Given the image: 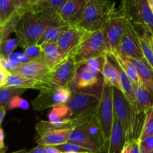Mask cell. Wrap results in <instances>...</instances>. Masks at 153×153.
I'll return each instance as SVG.
<instances>
[{"mask_svg": "<svg viewBox=\"0 0 153 153\" xmlns=\"http://www.w3.org/2000/svg\"><path fill=\"white\" fill-rule=\"evenodd\" d=\"M61 25L58 15L40 8H31L21 16L15 30L16 38L22 49L37 45L44 31L52 25Z\"/></svg>", "mask_w": 153, "mask_h": 153, "instance_id": "cell-1", "label": "cell"}, {"mask_svg": "<svg viewBox=\"0 0 153 153\" xmlns=\"http://www.w3.org/2000/svg\"><path fill=\"white\" fill-rule=\"evenodd\" d=\"M115 8L111 0H85L83 10L71 25L88 31L102 29Z\"/></svg>", "mask_w": 153, "mask_h": 153, "instance_id": "cell-2", "label": "cell"}, {"mask_svg": "<svg viewBox=\"0 0 153 153\" xmlns=\"http://www.w3.org/2000/svg\"><path fill=\"white\" fill-rule=\"evenodd\" d=\"M103 84L102 72L87 63H83L79 66L76 77L69 88L73 92L87 93L100 97Z\"/></svg>", "mask_w": 153, "mask_h": 153, "instance_id": "cell-3", "label": "cell"}, {"mask_svg": "<svg viewBox=\"0 0 153 153\" xmlns=\"http://www.w3.org/2000/svg\"><path fill=\"white\" fill-rule=\"evenodd\" d=\"M111 49L106 41L103 28L95 31H90L80 46L76 49L73 56L78 65L83 64L87 60L97 57L107 56Z\"/></svg>", "mask_w": 153, "mask_h": 153, "instance_id": "cell-4", "label": "cell"}, {"mask_svg": "<svg viewBox=\"0 0 153 153\" xmlns=\"http://www.w3.org/2000/svg\"><path fill=\"white\" fill-rule=\"evenodd\" d=\"M97 117L104 139L105 153H107L114 114L113 106V86L106 82L103 84Z\"/></svg>", "mask_w": 153, "mask_h": 153, "instance_id": "cell-5", "label": "cell"}, {"mask_svg": "<svg viewBox=\"0 0 153 153\" xmlns=\"http://www.w3.org/2000/svg\"><path fill=\"white\" fill-rule=\"evenodd\" d=\"M113 106L114 116L123 128L126 142L134 139V120L129 102L120 90L113 87Z\"/></svg>", "mask_w": 153, "mask_h": 153, "instance_id": "cell-6", "label": "cell"}, {"mask_svg": "<svg viewBox=\"0 0 153 153\" xmlns=\"http://www.w3.org/2000/svg\"><path fill=\"white\" fill-rule=\"evenodd\" d=\"M117 51L126 58L146 61L139 43L137 25L127 16L125 29L121 37Z\"/></svg>", "mask_w": 153, "mask_h": 153, "instance_id": "cell-7", "label": "cell"}, {"mask_svg": "<svg viewBox=\"0 0 153 153\" xmlns=\"http://www.w3.org/2000/svg\"><path fill=\"white\" fill-rule=\"evenodd\" d=\"M100 97L87 93L73 92L66 105L71 110L73 117L93 114L97 113Z\"/></svg>", "mask_w": 153, "mask_h": 153, "instance_id": "cell-8", "label": "cell"}, {"mask_svg": "<svg viewBox=\"0 0 153 153\" xmlns=\"http://www.w3.org/2000/svg\"><path fill=\"white\" fill-rule=\"evenodd\" d=\"M72 91L70 88H53L40 91L32 101L33 109L37 111L52 108L56 105L66 104L69 101Z\"/></svg>", "mask_w": 153, "mask_h": 153, "instance_id": "cell-9", "label": "cell"}, {"mask_svg": "<svg viewBox=\"0 0 153 153\" xmlns=\"http://www.w3.org/2000/svg\"><path fill=\"white\" fill-rule=\"evenodd\" d=\"M79 65L73 55L67 57L58 67L51 71L47 81L58 88H69L77 73Z\"/></svg>", "mask_w": 153, "mask_h": 153, "instance_id": "cell-10", "label": "cell"}, {"mask_svg": "<svg viewBox=\"0 0 153 153\" xmlns=\"http://www.w3.org/2000/svg\"><path fill=\"white\" fill-rule=\"evenodd\" d=\"M126 22V16L119 9L115 8L103 27L106 41L111 52L117 50L125 29Z\"/></svg>", "mask_w": 153, "mask_h": 153, "instance_id": "cell-11", "label": "cell"}, {"mask_svg": "<svg viewBox=\"0 0 153 153\" xmlns=\"http://www.w3.org/2000/svg\"><path fill=\"white\" fill-rule=\"evenodd\" d=\"M90 31L76 25H68L61 34L57 44L65 58L73 55Z\"/></svg>", "mask_w": 153, "mask_h": 153, "instance_id": "cell-12", "label": "cell"}, {"mask_svg": "<svg viewBox=\"0 0 153 153\" xmlns=\"http://www.w3.org/2000/svg\"><path fill=\"white\" fill-rule=\"evenodd\" d=\"M50 73L51 70L42 58L22 64L10 71L11 74L43 81H47V78L49 77Z\"/></svg>", "mask_w": 153, "mask_h": 153, "instance_id": "cell-13", "label": "cell"}, {"mask_svg": "<svg viewBox=\"0 0 153 153\" xmlns=\"http://www.w3.org/2000/svg\"><path fill=\"white\" fill-rule=\"evenodd\" d=\"M2 88H17L23 89H35L41 91L46 89H50L53 88H58L48 81L37 80V79H28L22 76L13 75L10 73L7 76L6 83Z\"/></svg>", "mask_w": 153, "mask_h": 153, "instance_id": "cell-14", "label": "cell"}, {"mask_svg": "<svg viewBox=\"0 0 153 153\" xmlns=\"http://www.w3.org/2000/svg\"><path fill=\"white\" fill-rule=\"evenodd\" d=\"M73 128H58L46 131L42 134H36L35 140L38 145L57 146L68 142Z\"/></svg>", "mask_w": 153, "mask_h": 153, "instance_id": "cell-15", "label": "cell"}, {"mask_svg": "<svg viewBox=\"0 0 153 153\" xmlns=\"http://www.w3.org/2000/svg\"><path fill=\"white\" fill-rule=\"evenodd\" d=\"M85 0H68L58 12V19L61 25H70L80 15Z\"/></svg>", "mask_w": 153, "mask_h": 153, "instance_id": "cell-16", "label": "cell"}, {"mask_svg": "<svg viewBox=\"0 0 153 153\" xmlns=\"http://www.w3.org/2000/svg\"><path fill=\"white\" fill-rule=\"evenodd\" d=\"M41 58L51 71L55 70L67 58L64 56L61 49L58 47L57 42L46 43L40 46Z\"/></svg>", "mask_w": 153, "mask_h": 153, "instance_id": "cell-17", "label": "cell"}, {"mask_svg": "<svg viewBox=\"0 0 153 153\" xmlns=\"http://www.w3.org/2000/svg\"><path fill=\"white\" fill-rule=\"evenodd\" d=\"M126 143V140L122 124L114 116L107 153H121Z\"/></svg>", "mask_w": 153, "mask_h": 153, "instance_id": "cell-18", "label": "cell"}, {"mask_svg": "<svg viewBox=\"0 0 153 153\" xmlns=\"http://www.w3.org/2000/svg\"><path fill=\"white\" fill-rule=\"evenodd\" d=\"M137 21L135 25L143 27L153 36V12L148 0H136Z\"/></svg>", "mask_w": 153, "mask_h": 153, "instance_id": "cell-19", "label": "cell"}, {"mask_svg": "<svg viewBox=\"0 0 153 153\" xmlns=\"http://www.w3.org/2000/svg\"><path fill=\"white\" fill-rule=\"evenodd\" d=\"M68 143L79 145L82 147L89 149L93 152L100 153V149L93 143L91 137L88 134L84 123L72 129L70 135L69 137Z\"/></svg>", "mask_w": 153, "mask_h": 153, "instance_id": "cell-20", "label": "cell"}, {"mask_svg": "<svg viewBox=\"0 0 153 153\" xmlns=\"http://www.w3.org/2000/svg\"><path fill=\"white\" fill-rule=\"evenodd\" d=\"M134 98L137 108L142 113L153 107V91L141 82L134 85Z\"/></svg>", "mask_w": 153, "mask_h": 153, "instance_id": "cell-21", "label": "cell"}, {"mask_svg": "<svg viewBox=\"0 0 153 153\" xmlns=\"http://www.w3.org/2000/svg\"><path fill=\"white\" fill-rule=\"evenodd\" d=\"M109 55H111L116 61L117 64L122 68V70L125 71V73L132 81L134 85H137L141 82L135 66L128 58L121 55L117 50L111 51Z\"/></svg>", "mask_w": 153, "mask_h": 153, "instance_id": "cell-22", "label": "cell"}, {"mask_svg": "<svg viewBox=\"0 0 153 153\" xmlns=\"http://www.w3.org/2000/svg\"><path fill=\"white\" fill-rule=\"evenodd\" d=\"M102 76L103 79H104V82H106V83L112 85L114 88H117L122 91L120 78L117 67L109 55H107L102 70Z\"/></svg>", "mask_w": 153, "mask_h": 153, "instance_id": "cell-23", "label": "cell"}, {"mask_svg": "<svg viewBox=\"0 0 153 153\" xmlns=\"http://www.w3.org/2000/svg\"><path fill=\"white\" fill-rule=\"evenodd\" d=\"M135 66L142 83L153 91V70L146 61L128 58Z\"/></svg>", "mask_w": 153, "mask_h": 153, "instance_id": "cell-24", "label": "cell"}, {"mask_svg": "<svg viewBox=\"0 0 153 153\" xmlns=\"http://www.w3.org/2000/svg\"><path fill=\"white\" fill-rule=\"evenodd\" d=\"M67 27H68V25H56L49 27L44 31V33L43 34L42 37H40V40L37 43V45L40 46L46 43H55V42H57L60 36L67 29Z\"/></svg>", "mask_w": 153, "mask_h": 153, "instance_id": "cell-25", "label": "cell"}, {"mask_svg": "<svg viewBox=\"0 0 153 153\" xmlns=\"http://www.w3.org/2000/svg\"><path fill=\"white\" fill-rule=\"evenodd\" d=\"M18 11L15 0H0V24L4 25Z\"/></svg>", "mask_w": 153, "mask_h": 153, "instance_id": "cell-26", "label": "cell"}, {"mask_svg": "<svg viewBox=\"0 0 153 153\" xmlns=\"http://www.w3.org/2000/svg\"><path fill=\"white\" fill-rule=\"evenodd\" d=\"M26 91L23 88H0V108H5L8 109V105L13 97L22 95Z\"/></svg>", "mask_w": 153, "mask_h": 153, "instance_id": "cell-27", "label": "cell"}, {"mask_svg": "<svg viewBox=\"0 0 153 153\" xmlns=\"http://www.w3.org/2000/svg\"><path fill=\"white\" fill-rule=\"evenodd\" d=\"M67 1L68 0H46L43 4L35 8L43 9L53 14H57L60 9L65 4Z\"/></svg>", "mask_w": 153, "mask_h": 153, "instance_id": "cell-28", "label": "cell"}, {"mask_svg": "<svg viewBox=\"0 0 153 153\" xmlns=\"http://www.w3.org/2000/svg\"><path fill=\"white\" fill-rule=\"evenodd\" d=\"M19 46V42L16 38H8L3 41L0 46V57L4 58L13 53V50Z\"/></svg>", "mask_w": 153, "mask_h": 153, "instance_id": "cell-29", "label": "cell"}, {"mask_svg": "<svg viewBox=\"0 0 153 153\" xmlns=\"http://www.w3.org/2000/svg\"><path fill=\"white\" fill-rule=\"evenodd\" d=\"M145 135H153V107L148 109L145 114V120L140 137Z\"/></svg>", "mask_w": 153, "mask_h": 153, "instance_id": "cell-30", "label": "cell"}, {"mask_svg": "<svg viewBox=\"0 0 153 153\" xmlns=\"http://www.w3.org/2000/svg\"><path fill=\"white\" fill-rule=\"evenodd\" d=\"M20 108L22 110H27L29 108V102L26 100L21 98L19 96L13 97L8 105V110Z\"/></svg>", "mask_w": 153, "mask_h": 153, "instance_id": "cell-31", "label": "cell"}, {"mask_svg": "<svg viewBox=\"0 0 153 153\" xmlns=\"http://www.w3.org/2000/svg\"><path fill=\"white\" fill-rule=\"evenodd\" d=\"M57 149H59L61 152H93L91 150L82 147L79 145L74 144L71 143H66L62 145L55 146ZM95 153V152H94Z\"/></svg>", "mask_w": 153, "mask_h": 153, "instance_id": "cell-32", "label": "cell"}, {"mask_svg": "<svg viewBox=\"0 0 153 153\" xmlns=\"http://www.w3.org/2000/svg\"><path fill=\"white\" fill-rule=\"evenodd\" d=\"M138 140L141 153H148L153 150V135L143 136Z\"/></svg>", "mask_w": 153, "mask_h": 153, "instance_id": "cell-33", "label": "cell"}, {"mask_svg": "<svg viewBox=\"0 0 153 153\" xmlns=\"http://www.w3.org/2000/svg\"><path fill=\"white\" fill-rule=\"evenodd\" d=\"M4 58H7V59L10 60L15 64H17L18 66L26 64V63L31 61L24 52H13V53L7 55V57H4Z\"/></svg>", "mask_w": 153, "mask_h": 153, "instance_id": "cell-34", "label": "cell"}, {"mask_svg": "<svg viewBox=\"0 0 153 153\" xmlns=\"http://www.w3.org/2000/svg\"><path fill=\"white\" fill-rule=\"evenodd\" d=\"M121 153H141L138 139H131L127 141Z\"/></svg>", "mask_w": 153, "mask_h": 153, "instance_id": "cell-35", "label": "cell"}, {"mask_svg": "<svg viewBox=\"0 0 153 153\" xmlns=\"http://www.w3.org/2000/svg\"><path fill=\"white\" fill-rule=\"evenodd\" d=\"M24 53L31 60H36L41 58L42 52L40 46L37 45H31L24 49Z\"/></svg>", "mask_w": 153, "mask_h": 153, "instance_id": "cell-36", "label": "cell"}, {"mask_svg": "<svg viewBox=\"0 0 153 153\" xmlns=\"http://www.w3.org/2000/svg\"><path fill=\"white\" fill-rule=\"evenodd\" d=\"M15 2H16V6H17L18 11L22 13V14L24 12L30 9L28 2H27V0H15Z\"/></svg>", "mask_w": 153, "mask_h": 153, "instance_id": "cell-37", "label": "cell"}, {"mask_svg": "<svg viewBox=\"0 0 153 153\" xmlns=\"http://www.w3.org/2000/svg\"><path fill=\"white\" fill-rule=\"evenodd\" d=\"M46 0H27L28 6L30 9L35 8V7H39L41 4H43Z\"/></svg>", "mask_w": 153, "mask_h": 153, "instance_id": "cell-38", "label": "cell"}, {"mask_svg": "<svg viewBox=\"0 0 153 153\" xmlns=\"http://www.w3.org/2000/svg\"><path fill=\"white\" fill-rule=\"evenodd\" d=\"M10 73L7 70L3 72H0V88H2L6 83V80H7V76H9Z\"/></svg>", "mask_w": 153, "mask_h": 153, "instance_id": "cell-39", "label": "cell"}, {"mask_svg": "<svg viewBox=\"0 0 153 153\" xmlns=\"http://www.w3.org/2000/svg\"><path fill=\"white\" fill-rule=\"evenodd\" d=\"M28 153H46L45 151V146H42V145H37L34 148L28 152Z\"/></svg>", "mask_w": 153, "mask_h": 153, "instance_id": "cell-40", "label": "cell"}, {"mask_svg": "<svg viewBox=\"0 0 153 153\" xmlns=\"http://www.w3.org/2000/svg\"><path fill=\"white\" fill-rule=\"evenodd\" d=\"M46 153H62L58 149H57L55 146H44Z\"/></svg>", "mask_w": 153, "mask_h": 153, "instance_id": "cell-41", "label": "cell"}, {"mask_svg": "<svg viewBox=\"0 0 153 153\" xmlns=\"http://www.w3.org/2000/svg\"><path fill=\"white\" fill-rule=\"evenodd\" d=\"M5 147L4 146V130L0 127V149Z\"/></svg>", "mask_w": 153, "mask_h": 153, "instance_id": "cell-42", "label": "cell"}, {"mask_svg": "<svg viewBox=\"0 0 153 153\" xmlns=\"http://www.w3.org/2000/svg\"><path fill=\"white\" fill-rule=\"evenodd\" d=\"M6 111H7V109L5 108H0V126H1V123H2L4 116L6 114Z\"/></svg>", "mask_w": 153, "mask_h": 153, "instance_id": "cell-43", "label": "cell"}, {"mask_svg": "<svg viewBox=\"0 0 153 153\" xmlns=\"http://www.w3.org/2000/svg\"><path fill=\"white\" fill-rule=\"evenodd\" d=\"M4 41V25L0 24V46Z\"/></svg>", "mask_w": 153, "mask_h": 153, "instance_id": "cell-44", "label": "cell"}, {"mask_svg": "<svg viewBox=\"0 0 153 153\" xmlns=\"http://www.w3.org/2000/svg\"><path fill=\"white\" fill-rule=\"evenodd\" d=\"M11 153H28V151L26 150V149H21V150H18V151H16V152H11Z\"/></svg>", "mask_w": 153, "mask_h": 153, "instance_id": "cell-45", "label": "cell"}, {"mask_svg": "<svg viewBox=\"0 0 153 153\" xmlns=\"http://www.w3.org/2000/svg\"><path fill=\"white\" fill-rule=\"evenodd\" d=\"M149 42H150V43H151V46H152V47L153 49V36L151 35L149 33Z\"/></svg>", "mask_w": 153, "mask_h": 153, "instance_id": "cell-46", "label": "cell"}, {"mask_svg": "<svg viewBox=\"0 0 153 153\" xmlns=\"http://www.w3.org/2000/svg\"><path fill=\"white\" fill-rule=\"evenodd\" d=\"M5 69L4 68V67L2 66L1 64V58H0V72H3V71H5Z\"/></svg>", "mask_w": 153, "mask_h": 153, "instance_id": "cell-47", "label": "cell"}, {"mask_svg": "<svg viewBox=\"0 0 153 153\" xmlns=\"http://www.w3.org/2000/svg\"><path fill=\"white\" fill-rule=\"evenodd\" d=\"M148 1H149V6H150L151 9H152V10L153 12V0H148Z\"/></svg>", "mask_w": 153, "mask_h": 153, "instance_id": "cell-48", "label": "cell"}, {"mask_svg": "<svg viewBox=\"0 0 153 153\" xmlns=\"http://www.w3.org/2000/svg\"><path fill=\"white\" fill-rule=\"evenodd\" d=\"M7 146H5V147L3 148V149H0V153L3 152H7Z\"/></svg>", "mask_w": 153, "mask_h": 153, "instance_id": "cell-49", "label": "cell"}, {"mask_svg": "<svg viewBox=\"0 0 153 153\" xmlns=\"http://www.w3.org/2000/svg\"><path fill=\"white\" fill-rule=\"evenodd\" d=\"M62 153H94V152H62Z\"/></svg>", "mask_w": 153, "mask_h": 153, "instance_id": "cell-50", "label": "cell"}, {"mask_svg": "<svg viewBox=\"0 0 153 153\" xmlns=\"http://www.w3.org/2000/svg\"><path fill=\"white\" fill-rule=\"evenodd\" d=\"M148 153H153V150H152V151H151V152H148Z\"/></svg>", "mask_w": 153, "mask_h": 153, "instance_id": "cell-51", "label": "cell"}, {"mask_svg": "<svg viewBox=\"0 0 153 153\" xmlns=\"http://www.w3.org/2000/svg\"><path fill=\"white\" fill-rule=\"evenodd\" d=\"M1 153H6V152H1Z\"/></svg>", "mask_w": 153, "mask_h": 153, "instance_id": "cell-52", "label": "cell"}]
</instances>
